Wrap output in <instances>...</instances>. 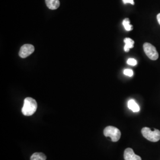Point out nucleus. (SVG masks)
Listing matches in <instances>:
<instances>
[{
    "label": "nucleus",
    "instance_id": "obj_1",
    "mask_svg": "<svg viewBox=\"0 0 160 160\" xmlns=\"http://www.w3.org/2000/svg\"><path fill=\"white\" fill-rule=\"evenodd\" d=\"M38 104L36 101L32 97H27L24 99L22 108V113L24 116H32L37 110Z\"/></svg>",
    "mask_w": 160,
    "mask_h": 160
},
{
    "label": "nucleus",
    "instance_id": "obj_2",
    "mask_svg": "<svg viewBox=\"0 0 160 160\" xmlns=\"http://www.w3.org/2000/svg\"><path fill=\"white\" fill-rule=\"evenodd\" d=\"M142 134L143 137L151 142H158L160 139V131L158 129H155L152 131L150 128L145 127L142 128Z\"/></svg>",
    "mask_w": 160,
    "mask_h": 160
},
{
    "label": "nucleus",
    "instance_id": "obj_3",
    "mask_svg": "<svg viewBox=\"0 0 160 160\" xmlns=\"http://www.w3.org/2000/svg\"><path fill=\"white\" fill-rule=\"evenodd\" d=\"M103 133L105 137L110 138L113 142L118 141L121 137L120 130L114 126H107L104 129Z\"/></svg>",
    "mask_w": 160,
    "mask_h": 160
},
{
    "label": "nucleus",
    "instance_id": "obj_4",
    "mask_svg": "<svg viewBox=\"0 0 160 160\" xmlns=\"http://www.w3.org/2000/svg\"><path fill=\"white\" fill-rule=\"evenodd\" d=\"M143 50L147 56L151 60L155 61L158 58V53L155 46L149 43L143 44Z\"/></svg>",
    "mask_w": 160,
    "mask_h": 160
},
{
    "label": "nucleus",
    "instance_id": "obj_5",
    "mask_svg": "<svg viewBox=\"0 0 160 160\" xmlns=\"http://www.w3.org/2000/svg\"><path fill=\"white\" fill-rule=\"evenodd\" d=\"M34 51V46L30 44H26L21 47L19 51V56L22 58H25L29 57Z\"/></svg>",
    "mask_w": 160,
    "mask_h": 160
},
{
    "label": "nucleus",
    "instance_id": "obj_6",
    "mask_svg": "<svg viewBox=\"0 0 160 160\" xmlns=\"http://www.w3.org/2000/svg\"><path fill=\"white\" fill-rule=\"evenodd\" d=\"M125 160H142L141 157L136 155L133 149L130 148H126L124 152Z\"/></svg>",
    "mask_w": 160,
    "mask_h": 160
},
{
    "label": "nucleus",
    "instance_id": "obj_7",
    "mask_svg": "<svg viewBox=\"0 0 160 160\" xmlns=\"http://www.w3.org/2000/svg\"><path fill=\"white\" fill-rule=\"evenodd\" d=\"M47 7L51 10H56L60 6L59 0H45Z\"/></svg>",
    "mask_w": 160,
    "mask_h": 160
},
{
    "label": "nucleus",
    "instance_id": "obj_8",
    "mask_svg": "<svg viewBox=\"0 0 160 160\" xmlns=\"http://www.w3.org/2000/svg\"><path fill=\"white\" fill-rule=\"evenodd\" d=\"M128 108L131 110L132 112H138L140 110V108L138 106L137 103H136V102L134 100H130L128 103Z\"/></svg>",
    "mask_w": 160,
    "mask_h": 160
},
{
    "label": "nucleus",
    "instance_id": "obj_9",
    "mask_svg": "<svg viewBox=\"0 0 160 160\" xmlns=\"http://www.w3.org/2000/svg\"><path fill=\"white\" fill-rule=\"evenodd\" d=\"M124 42L125 43V45L124 47V50L125 51L128 52L129 51V49L133 48V45H134V41L130 39V38H125L124 39Z\"/></svg>",
    "mask_w": 160,
    "mask_h": 160
},
{
    "label": "nucleus",
    "instance_id": "obj_10",
    "mask_svg": "<svg viewBox=\"0 0 160 160\" xmlns=\"http://www.w3.org/2000/svg\"><path fill=\"white\" fill-rule=\"evenodd\" d=\"M45 155L42 152H35L30 157V160H46Z\"/></svg>",
    "mask_w": 160,
    "mask_h": 160
},
{
    "label": "nucleus",
    "instance_id": "obj_11",
    "mask_svg": "<svg viewBox=\"0 0 160 160\" xmlns=\"http://www.w3.org/2000/svg\"><path fill=\"white\" fill-rule=\"evenodd\" d=\"M123 25L125 28V30L127 31H131L132 30L133 28H132V26L130 24V20L129 18H125L123 20Z\"/></svg>",
    "mask_w": 160,
    "mask_h": 160
},
{
    "label": "nucleus",
    "instance_id": "obj_12",
    "mask_svg": "<svg viewBox=\"0 0 160 160\" xmlns=\"http://www.w3.org/2000/svg\"><path fill=\"white\" fill-rule=\"evenodd\" d=\"M127 63L130 65L132 66H135L137 64V61L133 58H129L128 61H127Z\"/></svg>",
    "mask_w": 160,
    "mask_h": 160
},
{
    "label": "nucleus",
    "instance_id": "obj_13",
    "mask_svg": "<svg viewBox=\"0 0 160 160\" xmlns=\"http://www.w3.org/2000/svg\"><path fill=\"white\" fill-rule=\"evenodd\" d=\"M123 73L124 74L126 75L128 77H132L133 74V71L130 69H126L124 70L123 71Z\"/></svg>",
    "mask_w": 160,
    "mask_h": 160
},
{
    "label": "nucleus",
    "instance_id": "obj_14",
    "mask_svg": "<svg viewBox=\"0 0 160 160\" xmlns=\"http://www.w3.org/2000/svg\"><path fill=\"white\" fill-rule=\"evenodd\" d=\"M123 3L125 4H128V3H129V4H131L132 5H134L135 4V2H134V1L133 0H122Z\"/></svg>",
    "mask_w": 160,
    "mask_h": 160
},
{
    "label": "nucleus",
    "instance_id": "obj_15",
    "mask_svg": "<svg viewBox=\"0 0 160 160\" xmlns=\"http://www.w3.org/2000/svg\"><path fill=\"white\" fill-rule=\"evenodd\" d=\"M157 20H158V22L160 24V13H159L157 16Z\"/></svg>",
    "mask_w": 160,
    "mask_h": 160
}]
</instances>
